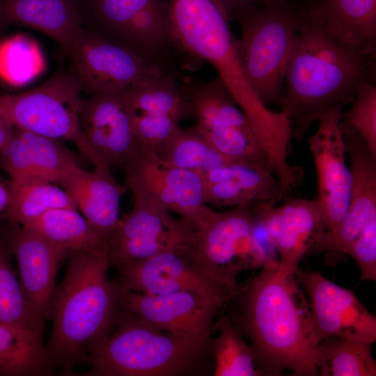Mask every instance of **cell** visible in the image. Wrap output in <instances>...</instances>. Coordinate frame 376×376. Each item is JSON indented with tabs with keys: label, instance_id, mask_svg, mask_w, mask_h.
Segmentation results:
<instances>
[{
	"label": "cell",
	"instance_id": "cell-1",
	"mask_svg": "<svg viewBox=\"0 0 376 376\" xmlns=\"http://www.w3.org/2000/svg\"><path fill=\"white\" fill-rule=\"evenodd\" d=\"M375 54L300 22L277 104L293 136L301 139L321 117L351 104L365 84L375 83Z\"/></svg>",
	"mask_w": 376,
	"mask_h": 376
},
{
	"label": "cell",
	"instance_id": "cell-2",
	"mask_svg": "<svg viewBox=\"0 0 376 376\" xmlns=\"http://www.w3.org/2000/svg\"><path fill=\"white\" fill-rule=\"evenodd\" d=\"M279 267L263 266L246 288L241 331L251 339L263 375L287 369L299 376L317 375L320 341L309 301L295 273L284 274Z\"/></svg>",
	"mask_w": 376,
	"mask_h": 376
},
{
	"label": "cell",
	"instance_id": "cell-3",
	"mask_svg": "<svg viewBox=\"0 0 376 376\" xmlns=\"http://www.w3.org/2000/svg\"><path fill=\"white\" fill-rule=\"evenodd\" d=\"M107 249L70 256L65 274L52 300L53 327L46 345L56 366L70 374L88 363L122 313L119 288L109 281Z\"/></svg>",
	"mask_w": 376,
	"mask_h": 376
},
{
	"label": "cell",
	"instance_id": "cell-4",
	"mask_svg": "<svg viewBox=\"0 0 376 376\" xmlns=\"http://www.w3.org/2000/svg\"><path fill=\"white\" fill-rule=\"evenodd\" d=\"M168 1L174 47L214 67L263 145L281 141L289 130V122L280 111L269 109L248 83L239 40L231 31L230 18L219 0Z\"/></svg>",
	"mask_w": 376,
	"mask_h": 376
},
{
	"label": "cell",
	"instance_id": "cell-5",
	"mask_svg": "<svg viewBox=\"0 0 376 376\" xmlns=\"http://www.w3.org/2000/svg\"><path fill=\"white\" fill-rule=\"evenodd\" d=\"M210 339L160 331L122 309L116 327L91 353L92 376H176L192 372L209 351Z\"/></svg>",
	"mask_w": 376,
	"mask_h": 376
},
{
	"label": "cell",
	"instance_id": "cell-6",
	"mask_svg": "<svg viewBox=\"0 0 376 376\" xmlns=\"http://www.w3.org/2000/svg\"><path fill=\"white\" fill-rule=\"evenodd\" d=\"M230 19L237 22L241 31L239 48L248 83L265 105L278 104L300 29L295 1L242 6Z\"/></svg>",
	"mask_w": 376,
	"mask_h": 376
},
{
	"label": "cell",
	"instance_id": "cell-7",
	"mask_svg": "<svg viewBox=\"0 0 376 376\" xmlns=\"http://www.w3.org/2000/svg\"><path fill=\"white\" fill-rule=\"evenodd\" d=\"M81 91L72 72L58 70L35 88L0 95V115L14 127L60 141H70L95 166H108L81 131L79 118Z\"/></svg>",
	"mask_w": 376,
	"mask_h": 376
},
{
	"label": "cell",
	"instance_id": "cell-8",
	"mask_svg": "<svg viewBox=\"0 0 376 376\" xmlns=\"http://www.w3.org/2000/svg\"><path fill=\"white\" fill-rule=\"evenodd\" d=\"M76 1L86 31L164 66L174 47L168 0Z\"/></svg>",
	"mask_w": 376,
	"mask_h": 376
},
{
	"label": "cell",
	"instance_id": "cell-9",
	"mask_svg": "<svg viewBox=\"0 0 376 376\" xmlns=\"http://www.w3.org/2000/svg\"><path fill=\"white\" fill-rule=\"evenodd\" d=\"M184 255L210 276L230 285H238L241 272L262 268L267 263L254 238L249 206L212 210L197 226L194 244Z\"/></svg>",
	"mask_w": 376,
	"mask_h": 376
},
{
	"label": "cell",
	"instance_id": "cell-10",
	"mask_svg": "<svg viewBox=\"0 0 376 376\" xmlns=\"http://www.w3.org/2000/svg\"><path fill=\"white\" fill-rule=\"evenodd\" d=\"M132 210L120 217L107 242L109 266H120L168 251L185 253L194 244L196 226L174 217L150 198L132 194Z\"/></svg>",
	"mask_w": 376,
	"mask_h": 376
},
{
	"label": "cell",
	"instance_id": "cell-11",
	"mask_svg": "<svg viewBox=\"0 0 376 376\" xmlns=\"http://www.w3.org/2000/svg\"><path fill=\"white\" fill-rule=\"evenodd\" d=\"M186 91L194 127L216 150L231 160L273 172L249 120L218 77Z\"/></svg>",
	"mask_w": 376,
	"mask_h": 376
},
{
	"label": "cell",
	"instance_id": "cell-12",
	"mask_svg": "<svg viewBox=\"0 0 376 376\" xmlns=\"http://www.w3.org/2000/svg\"><path fill=\"white\" fill-rule=\"evenodd\" d=\"M68 57L81 90L92 95L168 74L164 66L85 29Z\"/></svg>",
	"mask_w": 376,
	"mask_h": 376
},
{
	"label": "cell",
	"instance_id": "cell-13",
	"mask_svg": "<svg viewBox=\"0 0 376 376\" xmlns=\"http://www.w3.org/2000/svg\"><path fill=\"white\" fill-rule=\"evenodd\" d=\"M125 185L197 226L212 210L204 201V180L198 173L182 169L143 150L127 164Z\"/></svg>",
	"mask_w": 376,
	"mask_h": 376
},
{
	"label": "cell",
	"instance_id": "cell-14",
	"mask_svg": "<svg viewBox=\"0 0 376 376\" xmlns=\"http://www.w3.org/2000/svg\"><path fill=\"white\" fill-rule=\"evenodd\" d=\"M116 283L122 290L147 295L189 291L229 302L238 295L239 285L214 279L183 253L168 251L118 267Z\"/></svg>",
	"mask_w": 376,
	"mask_h": 376
},
{
	"label": "cell",
	"instance_id": "cell-15",
	"mask_svg": "<svg viewBox=\"0 0 376 376\" xmlns=\"http://www.w3.org/2000/svg\"><path fill=\"white\" fill-rule=\"evenodd\" d=\"M118 301L122 309L155 329L199 339L211 338L213 320L228 303L189 291L147 295L120 288Z\"/></svg>",
	"mask_w": 376,
	"mask_h": 376
},
{
	"label": "cell",
	"instance_id": "cell-16",
	"mask_svg": "<svg viewBox=\"0 0 376 376\" xmlns=\"http://www.w3.org/2000/svg\"><path fill=\"white\" fill-rule=\"evenodd\" d=\"M340 127L350 163L351 193L347 210L338 226L324 231L310 253H345L350 244L376 218V157L350 125L340 120Z\"/></svg>",
	"mask_w": 376,
	"mask_h": 376
},
{
	"label": "cell",
	"instance_id": "cell-17",
	"mask_svg": "<svg viewBox=\"0 0 376 376\" xmlns=\"http://www.w3.org/2000/svg\"><path fill=\"white\" fill-rule=\"evenodd\" d=\"M342 109H335L318 120L307 143L317 174L316 199L322 208L326 232L333 231L348 208L352 175L340 127Z\"/></svg>",
	"mask_w": 376,
	"mask_h": 376
},
{
	"label": "cell",
	"instance_id": "cell-18",
	"mask_svg": "<svg viewBox=\"0 0 376 376\" xmlns=\"http://www.w3.org/2000/svg\"><path fill=\"white\" fill-rule=\"evenodd\" d=\"M124 89L101 91L80 102L81 131L95 153L111 169H125L141 150L124 100Z\"/></svg>",
	"mask_w": 376,
	"mask_h": 376
},
{
	"label": "cell",
	"instance_id": "cell-19",
	"mask_svg": "<svg viewBox=\"0 0 376 376\" xmlns=\"http://www.w3.org/2000/svg\"><path fill=\"white\" fill-rule=\"evenodd\" d=\"M308 295L319 341L340 337L374 343L376 319L348 289L319 272L295 273Z\"/></svg>",
	"mask_w": 376,
	"mask_h": 376
},
{
	"label": "cell",
	"instance_id": "cell-20",
	"mask_svg": "<svg viewBox=\"0 0 376 376\" xmlns=\"http://www.w3.org/2000/svg\"><path fill=\"white\" fill-rule=\"evenodd\" d=\"M0 239L16 257L19 282L33 310L44 321L52 320L58 265L69 254L24 226L8 223Z\"/></svg>",
	"mask_w": 376,
	"mask_h": 376
},
{
	"label": "cell",
	"instance_id": "cell-21",
	"mask_svg": "<svg viewBox=\"0 0 376 376\" xmlns=\"http://www.w3.org/2000/svg\"><path fill=\"white\" fill-rule=\"evenodd\" d=\"M251 212L263 222L274 243L279 269L294 274L302 258L325 231L323 214L318 200L291 198L279 207L271 202L253 204Z\"/></svg>",
	"mask_w": 376,
	"mask_h": 376
},
{
	"label": "cell",
	"instance_id": "cell-22",
	"mask_svg": "<svg viewBox=\"0 0 376 376\" xmlns=\"http://www.w3.org/2000/svg\"><path fill=\"white\" fill-rule=\"evenodd\" d=\"M62 141L14 127L0 150V167L13 182L40 181L60 185L79 166Z\"/></svg>",
	"mask_w": 376,
	"mask_h": 376
},
{
	"label": "cell",
	"instance_id": "cell-23",
	"mask_svg": "<svg viewBox=\"0 0 376 376\" xmlns=\"http://www.w3.org/2000/svg\"><path fill=\"white\" fill-rule=\"evenodd\" d=\"M301 23L375 54L376 0H295Z\"/></svg>",
	"mask_w": 376,
	"mask_h": 376
},
{
	"label": "cell",
	"instance_id": "cell-24",
	"mask_svg": "<svg viewBox=\"0 0 376 376\" xmlns=\"http://www.w3.org/2000/svg\"><path fill=\"white\" fill-rule=\"evenodd\" d=\"M204 201L217 207L277 204L286 193L274 173L243 162H233L202 175Z\"/></svg>",
	"mask_w": 376,
	"mask_h": 376
},
{
	"label": "cell",
	"instance_id": "cell-25",
	"mask_svg": "<svg viewBox=\"0 0 376 376\" xmlns=\"http://www.w3.org/2000/svg\"><path fill=\"white\" fill-rule=\"evenodd\" d=\"M60 185L68 192L86 219L107 242L120 219V200L127 189L119 184L108 166L88 171L75 168Z\"/></svg>",
	"mask_w": 376,
	"mask_h": 376
},
{
	"label": "cell",
	"instance_id": "cell-26",
	"mask_svg": "<svg viewBox=\"0 0 376 376\" xmlns=\"http://www.w3.org/2000/svg\"><path fill=\"white\" fill-rule=\"evenodd\" d=\"M11 24L45 33L67 56L84 30L76 0H0V29Z\"/></svg>",
	"mask_w": 376,
	"mask_h": 376
},
{
	"label": "cell",
	"instance_id": "cell-27",
	"mask_svg": "<svg viewBox=\"0 0 376 376\" xmlns=\"http://www.w3.org/2000/svg\"><path fill=\"white\" fill-rule=\"evenodd\" d=\"M56 367L42 336L0 323V375H50Z\"/></svg>",
	"mask_w": 376,
	"mask_h": 376
},
{
	"label": "cell",
	"instance_id": "cell-28",
	"mask_svg": "<svg viewBox=\"0 0 376 376\" xmlns=\"http://www.w3.org/2000/svg\"><path fill=\"white\" fill-rule=\"evenodd\" d=\"M23 226L63 249L69 256L107 249V242L77 209H54Z\"/></svg>",
	"mask_w": 376,
	"mask_h": 376
},
{
	"label": "cell",
	"instance_id": "cell-29",
	"mask_svg": "<svg viewBox=\"0 0 376 376\" xmlns=\"http://www.w3.org/2000/svg\"><path fill=\"white\" fill-rule=\"evenodd\" d=\"M123 97L132 113L164 114L180 122L193 117L186 88L180 86L169 73L125 88Z\"/></svg>",
	"mask_w": 376,
	"mask_h": 376
},
{
	"label": "cell",
	"instance_id": "cell-30",
	"mask_svg": "<svg viewBox=\"0 0 376 376\" xmlns=\"http://www.w3.org/2000/svg\"><path fill=\"white\" fill-rule=\"evenodd\" d=\"M7 185L9 201L3 216L9 224L23 226L54 209H77L68 192L54 183L10 180Z\"/></svg>",
	"mask_w": 376,
	"mask_h": 376
},
{
	"label": "cell",
	"instance_id": "cell-31",
	"mask_svg": "<svg viewBox=\"0 0 376 376\" xmlns=\"http://www.w3.org/2000/svg\"><path fill=\"white\" fill-rule=\"evenodd\" d=\"M373 345L336 336L321 340L317 348L318 374L322 376L376 375Z\"/></svg>",
	"mask_w": 376,
	"mask_h": 376
},
{
	"label": "cell",
	"instance_id": "cell-32",
	"mask_svg": "<svg viewBox=\"0 0 376 376\" xmlns=\"http://www.w3.org/2000/svg\"><path fill=\"white\" fill-rule=\"evenodd\" d=\"M158 156L166 163L201 175L233 162L216 150L194 127H179Z\"/></svg>",
	"mask_w": 376,
	"mask_h": 376
},
{
	"label": "cell",
	"instance_id": "cell-33",
	"mask_svg": "<svg viewBox=\"0 0 376 376\" xmlns=\"http://www.w3.org/2000/svg\"><path fill=\"white\" fill-rule=\"evenodd\" d=\"M45 61L38 43L16 34L0 41V79L13 87L25 86L45 70Z\"/></svg>",
	"mask_w": 376,
	"mask_h": 376
},
{
	"label": "cell",
	"instance_id": "cell-34",
	"mask_svg": "<svg viewBox=\"0 0 376 376\" xmlns=\"http://www.w3.org/2000/svg\"><path fill=\"white\" fill-rule=\"evenodd\" d=\"M220 333L210 342L209 351L214 359V376H256L263 375L255 366L256 359L251 346L242 338V332L224 317Z\"/></svg>",
	"mask_w": 376,
	"mask_h": 376
},
{
	"label": "cell",
	"instance_id": "cell-35",
	"mask_svg": "<svg viewBox=\"0 0 376 376\" xmlns=\"http://www.w3.org/2000/svg\"><path fill=\"white\" fill-rule=\"evenodd\" d=\"M45 322L33 310L8 258L0 265V323L42 336Z\"/></svg>",
	"mask_w": 376,
	"mask_h": 376
},
{
	"label": "cell",
	"instance_id": "cell-36",
	"mask_svg": "<svg viewBox=\"0 0 376 376\" xmlns=\"http://www.w3.org/2000/svg\"><path fill=\"white\" fill-rule=\"evenodd\" d=\"M351 107L341 113L340 120L352 127L361 136L370 152L376 157V86L365 84Z\"/></svg>",
	"mask_w": 376,
	"mask_h": 376
},
{
	"label": "cell",
	"instance_id": "cell-37",
	"mask_svg": "<svg viewBox=\"0 0 376 376\" xmlns=\"http://www.w3.org/2000/svg\"><path fill=\"white\" fill-rule=\"evenodd\" d=\"M130 114L141 149L157 155L180 127V121L170 116L150 113Z\"/></svg>",
	"mask_w": 376,
	"mask_h": 376
},
{
	"label": "cell",
	"instance_id": "cell-38",
	"mask_svg": "<svg viewBox=\"0 0 376 376\" xmlns=\"http://www.w3.org/2000/svg\"><path fill=\"white\" fill-rule=\"evenodd\" d=\"M352 257L361 271V281L376 280V218L373 219L345 253Z\"/></svg>",
	"mask_w": 376,
	"mask_h": 376
},
{
	"label": "cell",
	"instance_id": "cell-39",
	"mask_svg": "<svg viewBox=\"0 0 376 376\" xmlns=\"http://www.w3.org/2000/svg\"><path fill=\"white\" fill-rule=\"evenodd\" d=\"M275 1L276 0H219L225 8L229 18L233 10L242 6L250 4L267 5Z\"/></svg>",
	"mask_w": 376,
	"mask_h": 376
},
{
	"label": "cell",
	"instance_id": "cell-40",
	"mask_svg": "<svg viewBox=\"0 0 376 376\" xmlns=\"http://www.w3.org/2000/svg\"><path fill=\"white\" fill-rule=\"evenodd\" d=\"M14 130L13 125L0 115V150L8 143Z\"/></svg>",
	"mask_w": 376,
	"mask_h": 376
},
{
	"label": "cell",
	"instance_id": "cell-41",
	"mask_svg": "<svg viewBox=\"0 0 376 376\" xmlns=\"http://www.w3.org/2000/svg\"><path fill=\"white\" fill-rule=\"evenodd\" d=\"M9 201V191L8 185L0 182V216L3 215L7 209Z\"/></svg>",
	"mask_w": 376,
	"mask_h": 376
},
{
	"label": "cell",
	"instance_id": "cell-42",
	"mask_svg": "<svg viewBox=\"0 0 376 376\" xmlns=\"http://www.w3.org/2000/svg\"><path fill=\"white\" fill-rule=\"evenodd\" d=\"M10 253L6 249L5 244L0 239V265L8 258H10Z\"/></svg>",
	"mask_w": 376,
	"mask_h": 376
}]
</instances>
